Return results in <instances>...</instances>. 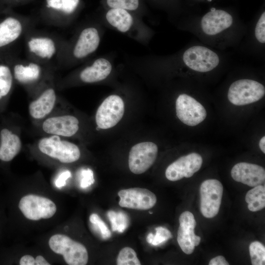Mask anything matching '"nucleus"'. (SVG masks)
Listing matches in <instances>:
<instances>
[{
	"instance_id": "nucleus-1",
	"label": "nucleus",
	"mask_w": 265,
	"mask_h": 265,
	"mask_svg": "<svg viewBox=\"0 0 265 265\" xmlns=\"http://www.w3.org/2000/svg\"><path fill=\"white\" fill-rule=\"evenodd\" d=\"M184 21L183 29L220 50L238 44L247 31L235 10L228 7H212L200 15L187 16Z\"/></svg>"
},
{
	"instance_id": "nucleus-2",
	"label": "nucleus",
	"mask_w": 265,
	"mask_h": 265,
	"mask_svg": "<svg viewBox=\"0 0 265 265\" xmlns=\"http://www.w3.org/2000/svg\"><path fill=\"white\" fill-rule=\"evenodd\" d=\"M103 20L109 27L137 42L147 44L153 32L139 14L119 8L104 9Z\"/></svg>"
},
{
	"instance_id": "nucleus-3",
	"label": "nucleus",
	"mask_w": 265,
	"mask_h": 265,
	"mask_svg": "<svg viewBox=\"0 0 265 265\" xmlns=\"http://www.w3.org/2000/svg\"><path fill=\"white\" fill-rule=\"evenodd\" d=\"M104 34L102 26L92 23L82 26L67 48V56L72 63L83 62L98 50Z\"/></svg>"
},
{
	"instance_id": "nucleus-4",
	"label": "nucleus",
	"mask_w": 265,
	"mask_h": 265,
	"mask_svg": "<svg viewBox=\"0 0 265 265\" xmlns=\"http://www.w3.org/2000/svg\"><path fill=\"white\" fill-rule=\"evenodd\" d=\"M62 138L49 135L39 139L36 145L41 153L61 163H71L77 161L81 156L80 148L74 143Z\"/></svg>"
},
{
	"instance_id": "nucleus-5",
	"label": "nucleus",
	"mask_w": 265,
	"mask_h": 265,
	"mask_svg": "<svg viewBox=\"0 0 265 265\" xmlns=\"http://www.w3.org/2000/svg\"><path fill=\"white\" fill-rule=\"evenodd\" d=\"M49 245L53 252L62 255L69 265H85L88 262V254L86 247L65 235L58 234L52 236L49 240Z\"/></svg>"
},
{
	"instance_id": "nucleus-6",
	"label": "nucleus",
	"mask_w": 265,
	"mask_h": 265,
	"mask_svg": "<svg viewBox=\"0 0 265 265\" xmlns=\"http://www.w3.org/2000/svg\"><path fill=\"white\" fill-rule=\"evenodd\" d=\"M265 94V86L259 81L249 79L235 80L229 86L227 97L236 106H243L256 102Z\"/></svg>"
},
{
	"instance_id": "nucleus-7",
	"label": "nucleus",
	"mask_w": 265,
	"mask_h": 265,
	"mask_svg": "<svg viewBox=\"0 0 265 265\" xmlns=\"http://www.w3.org/2000/svg\"><path fill=\"white\" fill-rule=\"evenodd\" d=\"M125 112V104L118 94L107 96L98 107L95 114V123L98 129L106 130L115 126L122 119Z\"/></svg>"
},
{
	"instance_id": "nucleus-8",
	"label": "nucleus",
	"mask_w": 265,
	"mask_h": 265,
	"mask_svg": "<svg viewBox=\"0 0 265 265\" xmlns=\"http://www.w3.org/2000/svg\"><path fill=\"white\" fill-rule=\"evenodd\" d=\"M19 208L26 218L35 221L50 218L56 212V206L53 201L35 194L23 197L19 201Z\"/></svg>"
},
{
	"instance_id": "nucleus-9",
	"label": "nucleus",
	"mask_w": 265,
	"mask_h": 265,
	"mask_svg": "<svg viewBox=\"0 0 265 265\" xmlns=\"http://www.w3.org/2000/svg\"><path fill=\"white\" fill-rule=\"evenodd\" d=\"M158 147L151 141H143L134 145L129 154V167L135 174H141L148 170L155 162Z\"/></svg>"
},
{
	"instance_id": "nucleus-10",
	"label": "nucleus",
	"mask_w": 265,
	"mask_h": 265,
	"mask_svg": "<svg viewBox=\"0 0 265 265\" xmlns=\"http://www.w3.org/2000/svg\"><path fill=\"white\" fill-rule=\"evenodd\" d=\"M223 187L216 179L204 181L200 188V211L206 218H211L218 213L222 197Z\"/></svg>"
},
{
	"instance_id": "nucleus-11",
	"label": "nucleus",
	"mask_w": 265,
	"mask_h": 265,
	"mask_svg": "<svg viewBox=\"0 0 265 265\" xmlns=\"http://www.w3.org/2000/svg\"><path fill=\"white\" fill-rule=\"evenodd\" d=\"M40 128L48 135L70 137L78 132L80 121L77 117L70 114L50 115L41 121Z\"/></svg>"
},
{
	"instance_id": "nucleus-12",
	"label": "nucleus",
	"mask_w": 265,
	"mask_h": 265,
	"mask_svg": "<svg viewBox=\"0 0 265 265\" xmlns=\"http://www.w3.org/2000/svg\"><path fill=\"white\" fill-rule=\"evenodd\" d=\"M176 115L184 124L195 126L207 116L204 107L196 100L186 93L180 94L176 100Z\"/></svg>"
},
{
	"instance_id": "nucleus-13",
	"label": "nucleus",
	"mask_w": 265,
	"mask_h": 265,
	"mask_svg": "<svg viewBox=\"0 0 265 265\" xmlns=\"http://www.w3.org/2000/svg\"><path fill=\"white\" fill-rule=\"evenodd\" d=\"M113 62L112 58L108 56L96 57L80 69L78 78L81 82L85 84L103 81L113 72Z\"/></svg>"
},
{
	"instance_id": "nucleus-14",
	"label": "nucleus",
	"mask_w": 265,
	"mask_h": 265,
	"mask_svg": "<svg viewBox=\"0 0 265 265\" xmlns=\"http://www.w3.org/2000/svg\"><path fill=\"white\" fill-rule=\"evenodd\" d=\"M57 101V95L53 85L43 87L30 102L28 110L30 117L35 121H42L51 115Z\"/></svg>"
},
{
	"instance_id": "nucleus-15",
	"label": "nucleus",
	"mask_w": 265,
	"mask_h": 265,
	"mask_svg": "<svg viewBox=\"0 0 265 265\" xmlns=\"http://www.w3.org/2000/svg\"><path fill=\"white\" fill-rule=\"evenodd\" d=\"M118 195L120 198L119 206L129 209L147 210L153 208L157 202L155 194L146 188L122 189L118 191Z\"/></svg>"
},
{
	"instance_id": "nucleus-16",
	"label": "nucleus",
	"mask_w": 265,
	"mask_h": 265,
	"mask_svg": "<svg viewBox=\"0 0 265 265\" xmlns=\"http://www.w3.org/2000/svg\"><path fill=\"white\" fill-rule=\"evenodd\" d=\"M26 48L35 60L41 62L51 60L57 55L59 49L54 38L44 34L29 36L26 40Z\"/></svg>"
},
{
	"instance_id": "nucleus-17",
	"label": "nucleus",
	"mask_w": 265,
	"mask_h": 265,
	"mask_svg": "<svg viewBox=\"0 0 265 265\" xmlns=\"http://www.w3.org/2000/svg\"><path fill=\"white\" fill-rule=\"evenodd\" d=\"M202 162V157L196 153L181 157L167 167L165 176L171 181L190 178L200 169Z\"/></svg>"
},
{
	"instance_id": "nucleus-18",
	"label": "nucleus",
	"mask_w": 265,
	"mask_h": 265,
	"mask_svg": "<svg viewBox=\"0 0 265 265\" xmlns=\"http://www.w3.org/2000/svg\"><path fill=\"white\" fill-rule=\"evenodd\" d=\"M179 223L177 241L185 253L191 254L201 240V238L194 232L196 222L193 214L189 211L183 212L180 216Z\"/></svg>"
},
{
	"instance_id": "nucleus-19",
	"label": "nucleus",
	"mask_w": 265,
	"mask_h": 265,
	"mask_svg": "<svg viewBox=\"0 0 265 265\" xmlns=\"http://www.w3.org/2000/svg\"><path fill=\"white\" fill-rule=\"evenodd\" d=\"M12 70L14 80L25 86L39 82L45 73L41 62L36 60L18 61L14 64Z\"/></svg>"
},
{
	"instance_id": "nucleus-20",
	"label": "nucleus",
	"mask_w": 265,
	"mask_h": 265,
	"mask_svg": "<svg viewBox=\"0 0 265 265\" xmlns=\"http://www.w3.org/2000/svg\"><path fill=\"white\" fill-rule=\"evenodd\" d=\"M231 173L235 181L251 187L262 185L265 181V169L255 164L244 162L237 163L232 168Z\"/></svg>"
},
{
	"instance_id": "nucleus-21",
	"label": "nucleus",
	"mask_w": 265,
	"mask_h": 265,
	"mask_svg": "<svg viewBox=\"0 0 265 265\" xmlns=\"http://www.w3.org/2000/svg\"><path fill=\"white\" fill-rule=\"evenodd\" d=\"M22 147V140L17 132L8 127L0 129V160H12L20 153Z\"/></svg>"
},
{
	"instance_id": "nucleus-22",
	"label": "nucleus",
	"mask_w": 265,
	"mask_h": 265,
	"mask_svg": "<svg viewBox=\"0 0 265 265\" xmlns=\"http://www.w3.org/2000/svg\"><path fill=\"white\" fill-rule=\"evenodd\" d=\"M26 21L8 17L0 22V48L9 45L22 37L26 29Z\"/></svg>"
},
{
	"instance_id": "nucleus-23",
	"label": "nucleus",
	"mask_w": 265,
	"mask_h": 265,
	"mask_svg": "<svg viewBox=\"0 0 265 265\" xmlns=\"http://www.w3.org/2000/svg\"><path fill=\"white\" fill-rule=\"evenodd\" d=\"M104 9L119 8L135 12L143 17L147 11L144 0H101Z\"/></svg>"
},
{
	"instance_id": "nucleus-24",
	"label": "nucleus",
	"mask_w": 265,
	"mask_h": 265,
	"mask_svg": "<svg viewBox=\"0 0 265 265\" xmlns=\"http://www.w3.org/2000/svg\"><path fill=\"white\" fill-rule=\"evenodd\" d=\"M48 8L57 11L62 15L70 17L79 9L81 0H46Z\"/></svg>"
},
{
	"instance_id": "nucleus-25",
	"label": "nucleus",
	"mask_w": 265,
	"mask_h": 265,
	"mask_svg": "<svg viewBox=\"0 0 265 265\" xmlns=\"http://www.w3.org/2000/svg\"><path fill=\"white\" fill-rule=\"evenodd\" d=\"M14 81L12 68L7 64L0 63V104L9 95Z\"/></svg>"
},
{
	"instance_id": "nucleus-26",
	"label": "nucleus",
	"mask_w": 265,
	"mask_h": 265,
	"mask_svg": "<svg viewBox=\"0 0 265 265\" xmlns=\"http://www.w3.org/2000/svg\"><path fill=\"white\" fill-rule=\"evenodd\" d=\"M248 209L251 212L259 211L265 207V187L258 185L249 190L245 196Z\"/></svg>"
},
{
	"instance_id": "nucleus-27",
	"label": "nucleus",
	"mask_w": 265,
	"mask_h": 265,
	"mask_svg": "<svg viewBox=\"0 0 265 265\" xmlns=\"http://www.w3.org/2000/svg\"><path fill=\"white\" fill-rule=\"evenodd\" d=\"M252 39L258 49H264L265 45V10L262 7L258 14L251 31Z\"/></svg>"
},
{
	"instance_id": "nucleus-28",
	"label": "nucleus",
	"mask_w": 265,
	"mask_h": 265,
	"mask_svg": "<svg viewBox=\"0 0 265 265\" xmlns=\"http://www.w3.org/2000/svg\"><path fill=\"white\" fill-rule=\"evenodd\" d=\"M156 7L166 11L169 14L179 16L185 13V7L182 0H148Z\"/></svg>"
},
{
	"instance_id": "nucleus-29",
	"label": "nucleus",
	"mask_w": 265,
	"mask_h": 265,
	"mask_svg": "<svg viewBox=\"0 0 265 265\" xmlns=\"http://www.w3.org/2000/svg\"><path fill=\"white\" fill-rule=\"evenodd\" d=\"M110 222L112 230L123 233L129 225L128 215L122 212L109 211L107 213Z\"/></svg>"
},
{
	"instance_id": "nucleus-30",
	"label": "nucleus",
	"mask_w": 265,
	"mask_h": 265,
	"mask_svg": "<svg viewBox=\"0 0 265 265\" xmlns=\"http://www.w3.org/2000/svg\"><path fill=\"white\" fill-rule=\"evenodd\" d=\"M252 265H265V247L259 241L251 242L249 247Z\"/></svg>"
},
{
	"instance_id": "nucleus-31",
	"label": "nucleus",
	"mask_w": 265,
	"mask_h": 265,
	"mask_svg": "<svg viewBox=\"0 0 265 265\" xmlns=\"http://www.w3.org/2000/svg\"><path fill=\"white\" fill-rule=\"evenodd\" d=\"M117 265H140V262L135 251L130 247H125L119 252L116 261Z\"/></svg>"
},
{
	"instance_id": "nucleus-32",
	"label": "nucleus",
	"mask_w": 265,
	"mask_h": 265,
	"mask_svg": "<svg viewBox=\"0 0 265 265\" xmlns=\"http://www.w3.org/2000/svg\"><path fill=\"white\" fill-rule=\"evenodd\" d=\"M89 221L93 230L97 232L103 239H106L111 237L110 231L97 214H91L89 216Z\"/></svg>"
},
{
	"instance_id": "nucleus-33",
	"label": "nucleus",
	"mask_w": 265,
	"mask_h": 265,
	"mask_svg": "<svg viewBox=\"0 0 265 265\" xmlns=\"http://www.w3.org/2000/svg\"><path fill=\"white\" fill-rule=\"evenodd\" d=\"M156 234L154 235L151 244L153 245H159L172 237L171 232L166 228L161 226L158 227L156 228Z\"/></svg>"
},
{
	"instance_id": "nucleus-34",
	"label": "nucleus",
	"mask_w": 265,
	"mask_h": 265,
	"mask_svg": "<svg viewBox=\"0 0 265 265\" xmlns=\"http://www.w3.org/2000/svg\"><path fill=\"white\" fill-rule=\"evenodd\" d=\"M82 175V178L80 182V186L82 188H86L94 183L93 172L91 170H83Z\"/></svg>"
},
{
	"instance_id": "nucleus-35",
	"label": "nucleus",
	"mask_w": 265,
	"mask_h": 265,
	"mask_svg": "<svg viewBox=\"0 0 265 265\" xmlns=\"http://www.w3.org/2000/svg\"><path fill=\"white\" fill-rule=\"evenodd\" d=\"M71 176V172L69 171H66L60 174L55 181V185L60 188L64 186L66 184V181Z\"/></svg>"
},
{
	"instance_id": "nucleus-36",
	"label": "nucleus",
	"mask_w": 265,
	"mask_h": 265,
	"mask_svg": "<svg viewBox=\"0 0 265 265\" xmlns=\"http://www.w3.org/2000/svg\"><path fill=\"white\" fill-rule=\"evenodd\" d=\"M209 265H229V264L222 256H216L211 260Z\"/></svg>"
},
{
	"instance_id": "nucleus-37",
	"label": "nucleus",
	"mask_w": 265,
	"mask_h": 265,
	"mask_svg": "<svg viewBox=\"0 0 265 265\" xmlns=\"http://www.w3.org/2000/svg\"><path fill=\"white\" fill-rule=\"evenodd\" d=\"M213 0H186V2L184 3V5L186 9L187 8H192V7L196 6L202 3H208Z\"/></svg>"
},
{
	"instance_id": "nucleus-38",
	"label": "nucleus",
	"mask_w": 265,
	"mask_h": 265,
	"mask_svg": "<svg viewBox=\"0 0 265 265\" xmlns=\"http://www.w3.org/2000/svg\"><path fill=\"white\" fill-rule=\"evenodd\" d=\"M20 265H35V259L31 255L23 256L19 262Z\"/></svg>"
},
{
	"instance_id": "nucleus-39",
	"label": "nucleus",
	"mask_w": 265,
	"mask_h": 265,
	"mask_svg": "<svg viewBox=\"0 0 265 265\" xmlns=\"http://www.w3.org/2000/svg\"><path fill=\"white\" fill-rule=\"evenodd\" d=\"M46 260L41 255L37 256L35 259V265H50Z\"/></svg>"
},
{
	"instance_id": "nucleus-40",
	"label": "nucleus",
	"mask_w": 265,
	"mask_h": 265,
	"mask_svg": "<svg viewBox=\"0 0 265 265\" xmlns=\"http://www.w3.org/2000/svg\"><path fill=\"white\" fill-rule=\"evenodd\" d=\"M259 147L261 151L265 154V136H264L260 139L259 142Z\"/></svg>"
},
{
	"instance_id": "nucleus-41",
	"label": "nucleus",
	"mask_w": 265,
	"mask_h": 265,
	"mask_svg": "<svg viewBox=\"0 0 265 265\" xmlns=\"http://www.w3.org/2000/svg\"><path fill=\"white\" fill-rule=\"evenodd\" d=\"M154 235L152 233H149L146 238V240L147 242L149 244H151Z\"/></svg>"
},
{
	"instance_id": "nucleus-42",
	"label": "nucleus",
	"mask_w": 265,
	"mask_h": 265,
	"mask_svg": "<svg viewBox=\"0 0 265 265\" xmlns=\"http://www.w3.org/2000/svg\"><path fill=\"white\" fill-rule=\"evenodd\" d=\"M149 213L152 214V212H149Z\"/></svg>"
}]
</instances>
